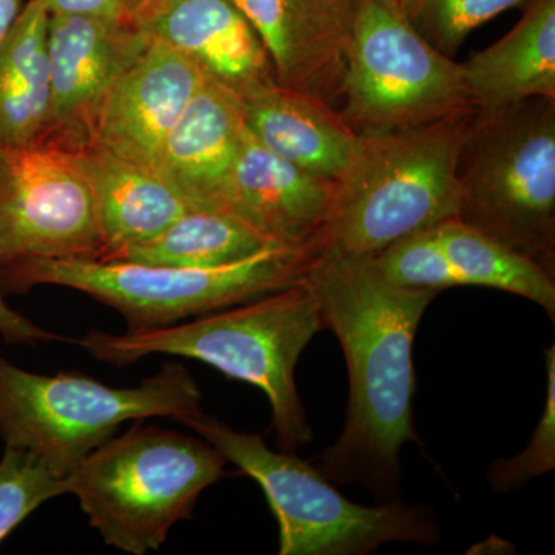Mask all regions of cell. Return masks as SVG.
<instances>
[{
  "label": "cell",
  "mask_w": 555,
  "mask_h": 555,
  "mask_svg": "<svg viewBox=\"0 0 555 555\" xmlns=\"http://www.w3.org/2000/svg\"><path fill=\"white\" fill-rule=\"evenodd\" d=\"M456 181L460 221L555 276V100L474 109Z\"/></svg>",
  "instance_id": "cell-6"
},
{
  "label": "cell",
  "mask_w": 555,
  "mask_h": 555,
  "mask_svg": "<svg viewBox=\"0 0 555 555\" xmlns=\"http://www.w3.org/2000/svg\"><path fill=\"white\" fill-rule=\"evenodd\" d=\"M258 33L278 86L328 102L341 94L356 0H233Z\"/></svg>",
  "instance_id": "cell-13"
},
{
  "label": "cell",
  "mask_w": 555,
  "mask_h": 555,
  "mask_svg": "<svg viewBox=\"0 0 555 555\" xmlns=\"http://www.w3.org/2000/svg\"><path fill=\"white\" fill-rule=\"evenodd\" d=\"M375 268L397 286L441 291L460 286L459 276L438 243L434 228L418 230L372 257Z\"/></svg>",
  "instance_id": "cell-24"
},
{
  "label": "cell",
  "mask_w": 555,
  "mask_h": 555,
  "mask_svg": "<svg viewBox=\"0 0 555 555\" xmlns=\"http://www.w3.org/2000/svg\"><path fill=\"white\" fill-rule=\"evenodd\" d=\"M145 30L236 98L276 82L264 43L233 0H179Z\"/></svg>",
  "instance_id": "cell-16"
},
{
  "label": "cell",
  "mask_w": 555,
  "mask_h": 555,
  "mask_svg": "<svg viewBox=\"0 0 555 555\" xmlns=\"http://www.w3.org/2000/svg\"><path fill=\"white\" fill-rule=\"evenodd\" d=\"M254 478L280 529V555H364L387 543L433 545L440 526L425 506L397 502L358 505L339 494L312 463L273 451L261 437L238 433L215 416L179 420Z\"/></svg>",
  "instance_id": "cell-7"
},
{
  "label": "cell",
  "mask_w": 555,
  "mask_h": 555,
  "mask_svg": "<svg viewBox=\"0 0 555 555\" xmlns=\"http://www.w3.org/2000/svg\"><path fill=\"white\" fill-rule=\"evenodd\" d=\"M320 297L310 280L189 323L127 334L90 331L76 345L109 366L126 367L150 356L198 360L228 378L258 387L272 408L276 443L294 452L313 430L295 383L302 350L323 331Z\"/></svg>",
  "instance_id": "cell-2"
},
{
  "label": "cell",
  "mask_w": 555,
  "mask_h": 555,
  "mask_svg": "<svg viewBox=\"0 0 555 555\" xmlns=\"http://www.w3.org/2000/svg\"><path fill=\"white\" fill-rule=\"evenodd\" d=\"M546 403L542 418L524 452L496 460L488 469V481L499 492L513 491L546 476L555 467V347L546 349Z\"/></svg>",
  "instance_id": "cell-26"
},
{
  "label": "cell",
  "mask_w": 555,
  "mask_h": 555,
  "mask_svg": "<svg viewBox=\"0 0 555 555\" xmlns=\"http://www.w3.org/2000/svg\"><path fill=\"white\" fill-rule=\"evenodd\" d=\"M150 42L126 16L50 14V113L40 141L64 150L90 142L108 91Z\"/></svg>",
  "instance_id": "cell-11"
},
{
  "label": "cell",
  "mask_w": 555,
  "mask_h": 555,
  "mask_svg": "<svg viewBox=\"0 0 555 555\" xmlns=\"http://www.w3.org/2000/svg\"><path fill=\"white\" fill-rule=\"evenodd\" d=\"M378 2L385 3L389 9L408 17L418 0H378Z\"/></svg>",
  "instance_id": "cell-31"
},
{
  "label": "cell",
  "mask_w": 555,
  "mask_h": 555,
  "mask_svg": "<svg viewBox=\"0 0 555 555\" xmlns=\"http://www.w3.org/2000/svg\"><path fill=\"white\" fill-rule=\"evenodd\" d=\"M343 96L357 134L411 129L474 109L462 64L378 0H356Z\"/></svg>",
  "instance_id": "cell-9"
},
{
  "label": "cell",
  "mask_w": 555,
  "mask_h": 555,
  "mask_svg": "<svg viewBox=\"0 0 555 555\" xmlns=\"http://www.w3.org/2000/svg\"><path fill=\"white\" fill-rule=\"evenodd\" d=\"M64 494L67 477L30 451L5 447L0 460V543L40 505Z\"/></svg>",
  "instance_id": "cell-23"
},
{
  "label": "cell",
  "mask_w": 555,
  "mask_h": 555,
  "mask_svg": "<svg viewBox=\"0 0 555 555\" xmlns=\"http://www.w3.org/2000/svg\"><path fill=\"white\" fill-rule=\"evenodd\" d=\"M531 2L534 0H418L408 17L423 38L452 57L480 25Z\"/></svg>",
  "instance_id": "cell-25"
},
{
  "label": "cell",
  "mask_w": 555,
  "mask_h": 555,
  "mask_svg": "<svg viewBox=\"0 0 555 555\" xmlns=\"http://www.w3.org/2000/svg\"><path fill=\"white\" fill-rule=\"evenodd\" d=\"M50 14H108L126 16L116 0H38ZM127 17V16H126Z\"/></svg>",
  "instance_id": "cell-28"
},
{
  "label": "cell",
  "mask_w": 555,
  "mask_h": 555,
  "mask_svg": "<svg viewBox=\"0 0 555 555\" xmlns=\"http://www.w3.org/2000/svg\"><path fill=\"white\" fill-rule=\"evenodd\" d=\"M122 13L141 27H147L179 0H116Z\"/></svg>",
  "instance_id": "cell-29"
},
{
  "label": "cell",
  "mask_w": 555,
  "mask_h": 555,
  "mask_svg": "<svg viewBox=\"0 0 555 555\" xmlns=\"http://www.w3.org/2000/svg\"><path fill=\"white\" fill-rule=\"evenodd\" d=\"M272 243L222 208H189L158 235L120 248L101 261L169 268H211L250 257Z\"/></svg>",
  "instance_id": "cell-21"
},
{
  "label": "cell",
  "mask_w": 555,
  "mask_h": 555,
  "mask_svg": "<svg viewBox=\"0 0 555 555\" xmlns=\"http://www.w3.org/2000/svg\"><path fill=\"white\" fill-rule=\"evenodd\" d=\"M50 13L28 0L0 43V144L42 139L50 113Z\"/></svg>",
  "instance_id": "cell-20"
},
{
  "label": "cell",
  "mask_w": 555,
  "mask_h": 555,
  "mask_svg": "<svg viewBox=\"0 0 555 555\" xmlns=\"http://www.w3.org/2000/svg\"><path fill=\"white\" fill-rule=\"evenodd\" d=\"M324 240L272 246L211 268H169L126 261L35 259L0 269L2 294L38 286L82 292L118 310L129 331L170 326L294 286L323 258Z\"/></svg>",
  "instance_id": "cell-4"
},
{
  "label": "cell",
  "mask_w": 555,
  "mask_h": 555,
  "mask_svg": "<svg viewBox=\"0 0 555 555\" xmlns=\"http://www.w3.org/2000/svg\"><path fill=\"white\" fill-rule=\"evenodd\" d=\"M474 109L358 134L356 158L337 181L323 257H375L403 236L456 218V166Z\"/></svg>",
  "instance_id": "cell-3"
},
{
  "label": "cell",
  "mask_w": 555,
  "mask_h": 555,
  "mask_svg": "<svg viewBox=\"0 0 555 555\" xmlns=\"http://www.w3.org/2000/svg\"><path fill=\"white\" fill-rule=\"evenodd\" d=\"M68 152L93 193L102 240L100 259L158 235L189 210L155 170L131 163L96 142Z\"/></svg>",
  "instance_id": "cell-18"
},
{
  "label": "cell",
  "mask_w": 555,
  "mask_h": 555,
  "mask_svg": "<svg viewBox=\"0 0 555 555\" xmlns=\"http://www.w3.org/2000/svg\"><path fill=\"white\" fill-rule=\"evenodd\" d=\"M238 102L247 130L301 169L338 181L356 158L358 134L321 98L273 82Z\"/></svg>",
  "instance_id": "cell-17"
},
{
  "label": "cell",
  "mask_w": 555,
  "mask_h": 555,
  "mask_svg": "<svg viewBox=\"0 0 555 555\" xmlns=\"http://www.w3.org/2000/svg\"><path fill=\"white\" fill-rule=\"evenodd\" d=\"M102 257L96 206L68 150L0 144V269Z\"/></svg>",
  "instance_id": "cell-10"
},
{
  "label": "cell",
  "mask_w": 555,
  "mask_h": 555,
  "mask_svg": "<svg viewBox=\"0 0 555 555\" xmlns=\"http://www.w3.org/2000/svg\"><path fill=\"white\" fill-rule=\"evenodd\" d=\"M204 79L189 57L152 38L108 91L90 142L155 170L164 141Z\"/></svg>",
  "instance_id": "cell-12"
},
{
  "label": "cell",
  "mask_w": 555,
  "mask_h": 555,
  "mask_svg": "<svg viewBox=\"0 0 555 555\" xmlns=\"http://www.w3.org/2000/svg\"><path fill=\"white\" fill-rule=\"evenodd\" d=\"M335 193L337 179L281 158L246 127L225 189L224 208L272 243L299 246L323 236Z\"/></svg>",
  "instance_id": "cell-14"
},
{
  "label": "cell",
  "mask_w": 555,
  "mask_h": 555,
  "mask_svg": "<svg viewBox=\"0 0 555 555\" xmlns=\"http://www.w3.org/2000/svg\"><path fill=\"white\" fill-rule=\"evenodd\" d=\"M476 109H499L518 102L555 100V0H534L499 42L462 64Z\"/></svg>",
  "instance_id": "cell-19"
},
{
  "label": "cell",
  "mask_w": 555,
  "mask_h": 555,
  "mask_svg": "<svg viewBox=\"0 0 555 555\" xmlns=\"http://www.w3.org/2000/svg\"><path fill=\"white\" fill-rule=\"evenodd\" d=\"M434 232L459 276L460 286L491 287L518 295L535 302L555 320V276L532 259L459 218L434 225Z\"/></svg>",
  "instance_id": "cell-22"
},
{
  "label": "cell",
  "mask_w": 555,
  "mask_h": 555,
  "mask_svg": "<svg viewBox=\"0 0 555 555\" xmlns=\"http://www.w3.org/2000/svg\"><path fill=\"white\" fill-rule=\"evenodd\" d=\"M3 297L5 295L2 294V288H0V335L7 343H11V345H38V343L64 339L11 309Z\"/></svg>",
  "instance_id": "cell-27"
},
{
  "label": "cell",
  "mask_w": 555,
  "mask_h": 555,
  "mask_svg": "<svg viewBox=\"0 0 555 555\" xmlns=\"http://www.w3.org/2000/svg\"><path fill=\"white\" fill-rule=\"evenodd\" d=\"M24 7L25 0H0V43L9 35Z\"/></svg>",
  "instance_id": "cell-30"
},
{
  "label": "cell",
  "mask_w": 555,
  "mask_h": 555,
  "mask_svg": "<svg viewBox=\"0 0 555 555\" xmlns=\"http://www.w3.org/2000/svg\"><path fill=\"white\" fill-rule=\"evenodd\" d=\"M238 98L204 79L160 147L155 171L189 208H224L243 141Z\"/></svg>",
  "instance_id": "cell-15"
},
{
  "label": "cell",
  "mask_w": 555,
  "mask_h": 555,
  "mask_svg": "<svg viewBox=\"0 0 555 555\" xmlns=\"http://www.w3.org/2000/svg\"><path fill=\"white\" fill-rule=\"evenodd\" d=\"M203 392L189 369L167 363L133 387H112L79 372L40 375L0 357V437L67 477L127 422L179 420L203 412Z\"/></svg>",
  "instance_id": "cell-8"
},
{
  "label": "cell",
  "mask_w": 555,
  "mask_h": 555,
  "mask_svg": "<svg viewBox=\"0 0 555 555\" xmlns=\"http://www.w3.org/2000/svg\"><path fill=\"white\" fill-rule=\"evenodd\" d=\"M141 423L94 449L67 476L68 494L91 528L108 546L133 555L158 551L229 463L204 438Z\"/></svg>",
  "instance_id": "cell-5"
},
{
  "label": "cell",
  "mask_w": 555,
  "mask_h": 555,
  "mask_svg": "<svg viewBox=\"0 0 555 555\" xmlns=\"http://www.w3.org/2000/svg\"><path fill=\"white\" fill-rule=\"evenodd\" d=\"M310 280L349 371L345 427L317 467L332 483L363 486L379 503L397 502L401 449L420 443L415 334L438 292L390 283L372 257H323Z\"/></svg>",
  "instance_id": "cell-1"
}]
</instances>
